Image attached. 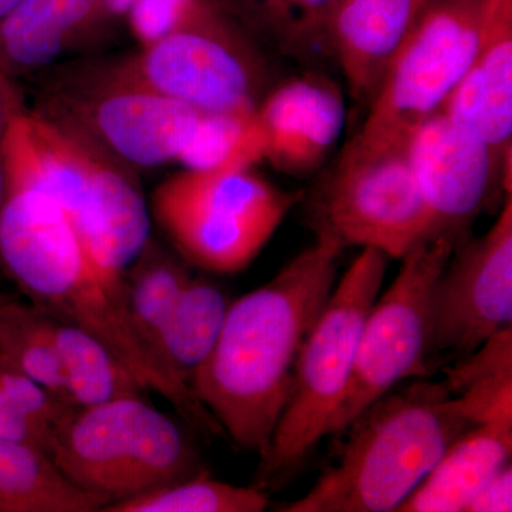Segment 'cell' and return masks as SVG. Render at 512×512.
<instances>
[{"mask_svg": "<svg viewBox=\"0 0 512 512\" xmlns=\"http://www.w3.org/2000/svg\"><path fill=\"white\" fill-rule=\"evenodd\" d=\"M342 251L316 234L268 284L231 302L220 338L192 377L195 399L242 450L261 457L268 448L303 342L335 288Z\"/></svg>", "mask_w": 512, "mask_h": 512, "instance_id": "6da1fadb", "label": "cell"}, {"mask_svg": "<svg viewBox=\"0 0 512 512\" xmlns=\"http://www.w3.org/2000/svg\"><path fill=\"white\" fill-rule=\"evenodd\" d=\"M0 271L37 309L101 340L192 429L205 436H224L190 387L141 338L124 299L96 271L60 205L39 188L6 184L0 212Z\"/></svg>", "mask_w": 512, "mask_h": 512, "instance_id": "7a4b0ae2", "label": "cell"}, {"mask_svg": "<svg viewBox=\"0 0 512 512\" xmlns=\"http://www.w3.org/2000/svg\"><path fill=\"white\" fill-rule=\"evenodd\" d=\"M6 183L60 205L96 271L123 296V275L150 239V211L127 165L40 111H22L0 140Z\"/></svg>", "mask_w": 512, "mask_h": 512, "instance_id": "3957f363", "label": "cell"}, {"mask_svg": "<svg viewBox=\"0 0 512 512\" xmlns=\"http://www.w3.org/2000/svg\"><path fill=\"white\" fill-rule=\"evenodd\" d=\"M470 423L431 380L392 390L348 427L338 461L279 512H396Z\"/></svg>", "mask_w": 512, "mask_h": 512, "instance_id": "277c9868", "label": "cell"}, {"mask_svg": "<svg viewBox=\"0 0 512 512\" xmlns=\"http://www.w3.org/2000/svg\"><path fill=\"white\" fill-rule=\"evenodd\" d=\"M387 261L382 252L363 248L336 282L303 342L288 403L259 457L258 487L266 490L286 476L329 436L352 380L360 330L380 295Z\"/></svg>", "mask_w": 512, "mask_h": 512, "instance_id": "5b68a950", "label": "cell"}, {"mask_svg": "<svg viewBox=\"0 0 512 512\" xmlns=\"http://www.w3.org/2000/svg\"><path fill=\"white\" fill-rule=\"evenodd\" d=\"M485 0H429L390 60L365 123L338 165L406 148L413 131L439 113L480 47Z\"/></svg>", "mask_w": 512, "mask_h": 512, "instance_id": "8992f818", "label": "cell"}, {"mask_svg": "<svg viewBox=\"0 0 512 512\" xmlns=\"http://www.w3.org/2000/svg\"><path fill=\"white\" fill-rule=\"evenodd\" d=\"M52 458L77 487L110 504L204 471L184 430L146 397L74 410L55 431Z\"/></svg>", "mask_w": 512, "mask_h": 512, "instance_id": "52a82bcc", "label": "cell"}, {"mask_svg": "<svg viewBox=\"0 0 512 512\" xmlns=\"http://www.w3.org/2000/svg\"><path fill=\"white\" fill-rule=\"evenodd\" d=\"M298 198L251 167L184 170L158 185L151 214L185 261L231 275L254 262Z\"/></svg>", "mask_w": 512, "mask_h": 512, "instance_id": "ba28073f", "label": "cell"}, {"mask_svg": "<svg viewBox=\"0 0 512 512\" xmlns=\"http://www.w3.org/2000/svg\"><path fill=\"white\" fill-rule=\"evenodd\" d=\"M103 67L121 80L204 113L255 109L268 83L261 50L224 6Z\"/></svg>", "mask_w": 512, "mask_h": 512, "instance_id": "9c48e42d", "label": "cell"}, {"mask_svg": "<svg viewBox=\"0 0 512 512\" xmlns=\"http://www.w3.org/2000/svg\"><path fill=\"white\" fill-rule=\"evenodd\" d=\"M40 113L72 128L128 168L177 161L202 111L126 82L103 66L77 70L46 94Z\"/></svg>", "mask_w": 512, "mask_h": 512, "instance_id": "30bf717a", "label": "cell"}, {"mask_svg": "<svg viewBox=\"0 0 512 512\" xmlns=\"http://www.w3.org/2000/svg\"><path fill=\"white\" fill-rule=\"evenodd\" d=\"M463 239L437 232L404 258L399 274L367 313L348 392L329 427L345 433L372 404L400 382L426 375L431 292Z\"/></svg>", "mask_w": 512, "mask_h": 512, "instance_id": "8fae6325", "label": "cell"}, {"mask_svg": "<svg viewBox=\"0 0 512 512\" xmlns=\"http://www.w3.org/2000/svg\"><path fill=\"white\" fill-rule=\"evenodd\" d=\"M316 234L340 247L372 248L402 259L437 234L421 195L406 148L336 165L315 205Z\"/></svg>", "mask_w": 512, "mask_h": 512, "instance_id": "7c38bea8", "label": "cell"}, {"mask_svg": "<svg viewBox=\"0 0 512 512\" xmlns=\"http://www.w3.org/2000/svg\"><path fill=\"white\" fill-rule=\"evenodd\" d=\"M512 328V198L483 237L461 242L434 284L426 366L460 357Z\"/></svg>", "mask_w": 512, "mask_h": 512, "instance_id": "4fadbf2b", "label": "cell"}, {"mask_svg": "<svg viewBox=\"0 0 512 512\" xmlns=\"http://www.w3.org/2000/svg\"><path fill=\"white\" fill-rule=\"evenodd\" d=\"M406 154L436 232L463 239L495 188L503 185L511 194V173L498 163L490 147L443 111L413 131Z\"/></svg>", "mask_w": 512, "mask_h": 512, "instance_id": "5bb4252c", "label": "cell"}, {"mask_svg": "<svg viewBox=\"0 0 512 512\" xmlns=\"http://www.w3.org/2000/svg\"><path fill=\"white\" fill-rule=\"evenodd\" d=\"M262 160L289 175L312 173L345 126L343 94L326 77L309 74L265 94L255 110Z\"/></svg>", "mask_w": 512, "mask_h": 512, "instance_id": "9a60e30c", "label": "cell"}, {"mask_svg": "<svg viewBox=\"0 0 512 512\" xmlns=\"http://www.w3.org/2000/svg\"><path fill=\"white\" fill-rule=\"evenodd\" d=\"M440 111L477 134L511 173L512 2L485 0L477 55Z\"/></svg>", "mask_w": 512, "mask_h": 512, "instance_id": "2e32d148", "label": "cell"}, {"mask_svg": "<svg viewBox=\"0 0 512 512\" xmlns=\"http://www.w3.org/2000/svg\"><path fill=\"white\" fill-rule=\"evenodd\" d=\"M429 0H335L330 15L333 57L356 101L369 103L390 60Z\"/></svg>", "mask_w": 512, "mask_h": 512, "instance_id": "e0dca14e", "label": "cell"}, {"mask_svg": "<svg viewBox=\"0 0 512 512\" xmlns=\"http://www.w3.org/2000/svg\"><path fill=\"white\" fill-rule=\"evenodd\" d=\"M109 18L99 0H23L0 20V72H39L83 45Z\"/></svg>", "mask_w": 512, "mask_h": 512, "instance_id": "ac0fdd59", "label": "cell"}, {"mask_svg": "<svg viewBox=\"0 0 512 512\" xmlns=\"http://www.w3.org/2000/svg\"><path fill=\"white\" fill-rule=\"evenodd\" d=\"M512 421L464 431L396 512H466L488 481L510 464Z\"/></svg>", "mask_w": 512, "mask_h": 512, "instance_id": "d6986e66", "label": "cell"}, {"mask_svg": "<svg viewBox=\"0 0 512 512\" xmlns=\"http://www.w3.org/2000/svg\"><path fill=\"white\" fill-rule=\"evenodd\" d=\"M109 504L77 487L46 451L0 439V512H99Z\"/></svg>", "mask_w": 512, "mask_h": 512, "instance_id": "ffe728a7", "label": "cell"}, {"mask_svg": "<svg viewBox=\"0 0 512 512\" xmlns=\"http://www.w3.org/2000/svg\"><path fill=\"white\" fill-rule=\"evenodd\" d=\"M50 319L73 407L87 409L126 397H147L146 384L101 340L72 323Z\"/></svg>", "mask_w": 512, "mask_h": 512, "instance_id": "44dd1931", "label": "cell"}, {"mask_svg": "<svg viewBox=\"0 0 512 512\" xmlns=\"http://www.w3.org/2000/svg\"><path fill=\"white\" fill-rule=\"evenodd\" d=\"M229 305L220 286L198 276H191L178 296L158 339L157 353L185 386L190 387L192 377L211 355Z\"/></svg>", "mask_w": 512, "mask_h": 512, "instance_id": "7402d4cb", "label": "cell"}, {"mask_svg": "<svg viewBox=\"0 0 512 512\" xmlns=\"http://www.w3.org/2000/svg\"><path fill=\"white\" fill-rule=\"evenodd\" d=\"M443 382L471 426L512 421V328L460 357L444 370Z\"/></svg>", "mask_w": 512, "mask_h": 512, "instance_id": "603a6c76", "label": "cell"}, {"mask_svg": "<svg viewBox=\"0 0 512 512\" xmlns=\"http://www.w3.org/2000/svg\"><path fill=\"white\" fill-rule=\"evenodd\" d=\"M190 278L184 262L151 238L124 272L127 311L137 332L157 356L158 339Z\"/></svg>", "mask_w": 512, "mask_h": 512, "instance_id": "cb8c5ba5", "label": "cell"}, {"mask_svg": "<svg viewBox=\"0 0 512 512\" xmlns=\"http://www.w3.org/2000/svg\"><path fill=\"white\" fill-rule=\"evenodd\" d=\"M335 0H241L249 19L284 55L299 62L333 56L330 15Z\"/></svg>", "mask_w": 512, "mask_h": 512, "instance_id": "d4e9b609", "label": "cell"}, {"mask_svg": "<svg viewBox=\"0 0 512 512\" xmlns=\"http://www.w3.org/2000/svg\"><path fill=\"white\" fill-rule=\"evenodd\" d=\"M0 356L72 406L53 339L52 319L32 303L0 296Z\"/></svg>", "mask_w": 512, "mask_h": 512, "instance_id": "484cf974", "label": "cell"}, {"mask_svg": "<svg viewBox=\"0 0 512 512\" xmlns=\"http://www.w3.org/2000/svg\"><path fill=\"white\" fill-rule=\"evenodd\" d=\"M268 491L258 485H234L214 480L207 473L164 485L136 497L114 501L104 512H262Z\"/></svg>", "mask_w": 512, "mask_h": 512, "instance_id": "4316f807", "label": "cell"}, {"mask_svg": "<svg viewBox=\"0 0 512 512\" xmlns=\"http://www.w3.org/2000/svg\"><path fill=\"white\" fill-rule=\"evenodd\" d=\"M255 110L202 111L194 136L177 161L194 171L251 167L261 161Z\"/></svg>", "mask_w": 512, "mask_h": 512, "instance_id": "83f0119b", "label": "cell"}, {"mask_svg": "<svg viewBox=\"0 0 512 512\" xmlns=\"http://www.w3.org/2000/svg\"><path fill=\"white\" fill-rule=\"evenodd\" d=\"M220 8V0H136L127 18L131 32L144 47L188 28Z\"/></svg>", "mask_w": 512, "mask_h": 512, "instance_id": "f1b7e54d", "label": "cell"}, {"mask_svg": "<svg viewBox=\"0 0 512 512\" xmlns=\"http://www.w3.org/2000/svg\"><path fill=\"white\" fill-rule=\"evenodd\" d=\"M0 390L9 397L10 402L46 429L56 431L64 421L72 416L73 406L64 402L62 397L50 392L46 386L30 377L28 373L0 356Z\"/></svg>", "mask_w": 512, "mask_h": 512, "instance_id": "f546056e", "label": "cell"}, {"mask_svg": "<svg viewBox=\"0 0 512 512\" xmlns=\"http://www.w3.org/2000/svg\"><path fill=\"white\" fill-rule=\"evenodd\" d=\"M0 439L30 444L52 456L55 431L39 426L29 419L0 390Z\"/></svg>", "mask_w": 512, "mask_h": 512, "instance_id": "4dcf8cb0", "label": "cell"}, {"mask_svg": "<svg viewBox=\"0 0 512 512\" xmlns=\"http://www.w3.org/2000/svg\"><path fill=\"white\" fill-rule=\"evenodd\" d=\"M512 510L511 463L501 468L480 493L473 498L466 512H505Z\"/></svg>", "mask_w": 512, "mask_h": 512, "instance_id": "1f68e13d", "label": "cell"}, {"mask_svg": "<svg viewBox=\"0 0 512 512\" xmlns=\"http://www.w3.org/2000/svg\"><path fill=\"white\" fill-rule=\"evenodd\" d=\"M25 111L23 96L13 77L0 72V140L10 121Z\"/></svg>", "mask_w": 512, "mask_h": 512, "instance_id": "d6a6232c", "label": "cell"}, {"mask_svg": "<svg viewBox=\"0 0 512 512\" xmlns=\"http://www.w3.org/2000/svg\"><path fill=\"white\" fill-rule=\"evenodd\" d=\"M101 8H103L106 15L120 18V16H127L128 10L131 9L136 0H99Z\"/></svg>", "mask_w": 512, "mask_h": 512, "instance_id": "836d02e7", "label": "cell"}, {"mask_svg": "<svg viewBox=\"0 0 512 512\" xmlns=\"http://www.w3.org/2000/svg\"><path fill=\"white\" fill-rule=\"evenodd\" d=\"M23 0H0V20L8 16Z\"/></svg>", "mask_w": 512, "mask_h": 512, "instance_id": "e575fe53", "label": "cell"}, {"mask_svg": "<svg viewBox=\"0 0 512 512\" xmlns=\"http://www.w3.org/2000/svg\"><path fill=\"white\" fill-rule=\"evenodd\" d=\"M491 3H504V2H512V0H488Z\"/></svg>", "mask_w": 512, "mask_h": 512, "instance_id": "d590c367", "label": "cell"}]
</instances>
